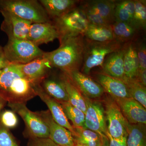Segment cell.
I'll return each instance as SVG.
<instances>
[{
  "label": "cell",
  "mask_w": 146,
  "mask_h": 146,
  "mask_svg": "<svg viewBox=\"0 0 146 146\" xmlns=\"http://www.w3.org/2000/svg\"><path fill=\"white\" fill-rule=\"evenodd\" d=\"M57 49L44 52L43 57L52 67L58 68L67 74L80 71L83 63L85 39L83 35L68 38L60 43Z\"/></svg>",
  "instance_id": "obj_1"
},
{
  "label": "cell",
  "mask_w": 146,
  "mask_h": 146,
  "mask_svg": "<svg viewBox=\"0 0 146 146\" xmlns=\"http://www.w3.org/2000/svg\"><path fill=\"white\" fill-rule=\"evenodd\" d=\"M0 96L8 103H26L36 95L34 85L10 64L0 70Z\"/></svg>",
  "instance_id": "obj_2"
},
{
  "label": "cell",
  "mask_w": 146,
  "mask_h": 146,
  "mask_svg": "<svg viewBox=\"0 0 146 146\" xmlns=\"http://www.w3.org/2000/svg\"><path fill=\"white\" fill-rule=\"evenodd\" d=\"M0 11L11 13L32 23L50 22L44 9L35 0H0Z\"/></svg>",
  "instance_id": "obj_3"
},
{
  "label": "cell",
  "mask_w": 146,
  "mask_h": 146,
  "mask_svg": "<svg viewBox=\"0 0 146 146\" xmlns=\"http://www.w3.org/2000/svg\"><path fill=\"white\" fill-rule=\"evenodd\" d=\"M60 43L71 37L83 35L89 23L82 9L76 7L60 17L54 19Z\"/></svg>",
  "instance_id": "obj_4"
},
{
  "label": "cell",
  "mask_w": 146,
  "mask_h": 146,
  "mask_svg": "<svg viewBox=\"0 0 146 146\" xmlns=\"http://www.w3.org/2000/svg\"><path fill=\"white\" fill-rule=\"evenodd\" d=\"M85 51L81 72L88 76L93 68L101 66L106 58L111 53L121 49L123 44L116 40L106 42H96L85 39Z\"/></svg>",
  "instance_id": "obj_5"
},
{
  "label": "cell",
  "mask_w": 146,
  "mask_h": 146,
  "mask_svg": "<svg viewBox=\"0 0 146 146\" xmlns=\"http://www.w3.org/2000/svg\"><path fill=\"white\" fill-rule=\"evenodd\" d=\"M6 58L11 64L21 65L42 57L45 52L27 39H8L3 47Z\"/></svg>",
  "instance_id": "obj_6"
},
{
  "label": "cell",
  "mask_w": 146,
  "mask_h": 146,
  "mask_svg": "<svg viewBox=\"0 0 146 146\" xmlns=\"http://www.w3.org/2000/svg\"><path fill=\"white\" fill-rule=\"evenodd\" d=\"M12 111L20 115L23 120L30 137L49 138L48 127L36 112H32L25 103H8Z\"/></svg>",
  "instance_id": "obj_7"
},
{
  "label": "cell",
  "mask_w": 146,
  "mask_h": 146,
  "mask_svg": "<svg viewBox=\"0 0 146 146\" xmlns=\"http://www.w3.org/2000/svg\"><path fill=\"white\" fill-rule=\"evenodd\" d=\"M105 104V114L108 122V133L116 139L127 136L129 123L123 115L119 106L112 98L108 99Z\"/></svg>",
  "instance_id": "obj_8"
},
{
  "label": "cell",
  "mask_w": 146,
  "mask_h": 146,
  "mask_svg": "<svg viewBox=\"0 0 146 146\" xmlns=\"http://www.w3.org/2000/svg\"><path fill=\"white\" fill-rule=\"evenodd\" d=\"M84 98L86 110L84 127L95 131L102 136H106L108 131L106 119L102 105L99 102Z\"/></svg>",
  "instance_id": "obj_9"
},
{
  "label": "cell",
  "mask_w": 146,
  "mask_h": 146,
  "mask_svg": "<svg viewBox=\"0 0 146 146\" xmlns=\"http://www.w3.org/2000/svg\"><path fill=\"white\" fill-rule=\"evenodd\" d=\"M3 17L1 29L8 39L27 40L30 28L32 23L7 12L0 11Z\"/></svg>",
  "instance_id": "obj_10"
},
{
  "label": "cell",
  "mask_w": 146,
  "mask_h": 146,
  "mask_svg": "<svg viewBox=\"0 0 146 146\" xmlns=\"http://www.w3.org/2000/svg\"><path fill=\"white\" fill-rule=\"evenodd\" d=\"M36 113L48 127L49 138L59 146H74L75 142L72 133L65 128L56 122L49 110Z\"/></svg>",
  "instance_id": "obj_11"
},
{
  "label": "cell",
  "mask_w": 146,
  "mask_h": 146,
  "mask_svg": "<svg viewBox=\"0 0 146 146\" xmlns=\"http://www.w3.org/2000/svg\"><path fill=\"white\" fill-rule=\"evenodd\" d=\"M64 74L70 79L84 96L90 99L99 98L105 93L100 84L80 71Z\"/></svg>",
  "instance_id": "obj_12"
},
{
  "label": "cell",
  "mask_w": 146,
  "mask_h": 146,
  "mask_svg": "<svg viewBox=\"0 0 146 146\" xmlns=\"http://www.w3.org/2000/svg\"><path fill=\"white\" fill-rule=\"evenodd\" d=\"M34 89L36 96H38L48 108L49 111L55 121L70 131L73 136H74V129L70 123L60 104L48 95L40 84L34 85Z\"/></svg>",
  "instance_id": "obj_13"
},
{
  "label": "cell",
  "mask_w": 146,
  "mask_h": 146,
  "mask_svg": "<svg viewBox=\"0 0 146 146\" xmlns=\"http://www.w3.org/2000/svg\"><path fill=\"white\" fill-rule=\"evenodd\" d=\"M16 65L24 76L34 85L42 83L52 67L43 56L26 64Z\"/></svg>",
  "instance_id": "obj_14"
},
{
  "label": "cell",
  "mask_w": 146,
  "mask_h": 146,
  "mask_svg": "<svg viewBox=\"0 0 146 146\" xmlns=\"http://www.w3.org/2000/svg\"><path fill=\"white\" fill-rule=\"evenodd\" d=\"M113 99L129 123L146 125V108L138 102L132 98Z\"/></svg>",
  "instance_id": "obj_15"
},
{
  "label": "cell",
  "mask_w": 146,
  "mask_h": 146,
  "mask_svg": "<svg viewBox=\"0 0 146 146\" xmlns=\"http://www.w3.org/2000/svg\"><path fill=\"white\" fill-rule=\"evenodd\" d=\"M59 35L53 23H33L29 31L27 40L39 46L58 39Z\"/></svg>",
  "instance_id": "obj_16"
},
{
  "label": "cell",
  "mask_w": 146,
  "mask_h": 146,
  "mask_svg": "<svg viewBox=\"0 0 146 146\" xmlns=\"http://www.w3.org/2000/svg\"><path fill=\"white\" fill-rule=\"evenodd\" d=\"M95 76L97 82L100 84L105 92L109 94L112 98H131L127 85L123 80L102 72L97 73Z\"/></svg>",
  "instance_id": "obj_17"
},
{
  "label": "cell",
  "mask_w": 146,
  "mask_h": 146,
  "mask_svg": "<svg viewBox=\"0 0 146 146\" xmlns=\"http://www.w3.org/2000/svg\"><path fill=\"white\" fill-rule=\"evenodd\" d=\"M124 44L121 49L108 55L101 66L102 73L123 80L125 77L124 68Z\"/></svg>",
  "instance_id": "obj_18"
},
{
  "label": "cell",
  "mask_w": 146,
  "mask_h": 146,
  "mask_svg": "<svg viewBox=\"0 0 146 146\" xmlns=\"http://www.w3.org/2000/svg\"><path fill=\"white\" fill-rule=\"evenodd\" d=\"M49 18L60 17L76 7L79 1L76 0H40L39 1Z\"/></svg>",
  "instance_id": "obj_19"
},
{
  "label": "cell",
  "mask_w": 146,
  "mask_h": 146,
  "mask_svg": "<svg viewBox=\"0 0 146 146\" xmlns=\"http://www.w3.org/2000/svg\"><path fill=\"white\" fill-rule=\"evenodd\" d=\"M124 68L125 77L136 78L139 69L136 44L134 41L124 44Z\"/></svg>",
  "instance_id": "obj_20"
},
{
  "label": "cell",
  "mask_w": 146,
  "mask_h": 146,
  "mask_svg": "<svg viewBox=\"0 0 146 146\" xmlns=\"http://www.w3.org/2000/svg\"><path fill=\"white\" fill-rule=\"evenodd\" d=\"M117 1L92 0L82 3L96 11L110 25L115 23V11Z\"/></svg>",
  "instance_id": "obj_21"
},
{
  "label": "cell",
  "mask_w": 146,
  "mask_h": 146,
  "mask_svg": "<svg viewBox=\"0 0 146 146\" xmlns=\"http://www.w3.org/2000/svg\"><path fill=\"white\" fill-rule=\"evenodd\" d=\"M87 41L106 42L115 40L111 25L98 26L89 24L84 35Z\"/></svg>",
  "instance_id": "obj_22"
},
{
  "label": "cell",
  "mask_w": 146,
  "mask_h": 146,
  "mask_svg": "<svg viewBox=\"0 0 146 146\" xmlns=\"http://www.w3.org/2000/svg\"><path fill=\"white\" fill-rule=\"evenodd\" d=\"M68 94L69 102L85 114L86 105L85 98L70 79L64 74L61 78Z\"/></svg>",
  "instance_id": "obj_23"
},
{
  "label": "cell",
  "mask_w": 146,
  "mask_h": 146,
  "mask_svg": "<svg viewBox=\"0 0 146 146\" xmlns=\"http://www.w3.org/2000/svg\"><path fill=\"white\" fill-rule=\"evenodd\" d=\"M115 40L123 44L135 41L138 30L130 24L115 22L111 25Z\"/></svg>",
  "instance_id": "obj_24"
},
{
  "label": "cell",
  "mask_w": 146,
  "mask_h": 146,
  "mask_svg": "<svg viewBox=\"0 0 146 146\" xmlns=\"http://www.w3.org/2000/svg\"><path fill=\"white\" fill-rule=\"evenodd\" d=\"M41 83L40 85L45 92L59 103L69 102L67 91L61 80L58 81L46 78Z\"/></svg>",
  "instance_id": "obj_25"
},
{
  "label": "cell",
  "mask_w": 146,
  "mask_h": 146,
  "mask_svg": "<svg viewBox=\"0 0 146 146\" xmlns=\"http://www.w3.org/2000/svg\"><path fill=\"white\" fill-rule=\"evenodd\" d=\"M135 8L134 0L117 1L115 11V22L131 25Z\"/></svg>",
  "instance_id": "obj_26"
},
{
  "label": "cell",
  "mask_w": 146,
  "mask_h": 146,
  "mask_svg": "<svg viewBox=\"0 0 146 146\" xmlns=\"http://www.w3.org/2000/svg\"><path fill=\"white\" fill-rule=\"evenodd\" d=\"M145 125L141 124H128L127 146H146Z\"/></svg>",
  "instance_id": "obj_27"
},
{
  "label": "cell",
  "mask_w": 146,
  "mask_h": 146,
  "mask_svg": "<svg viewBox=\"0 0 146 146\" xmlns=\"http://www.w3.org/2000/svg\"><path fill=\"white\" fill-rule=\"evenodd\" d=\"M123 81L127 85L131 96L146 108V88L135 78L125 77Z\"/></svg>",
  "instance_id": "obj_28"
},
{
  "label": "cell",
  "mask_w": 146,
  "mask_h": 146,
  "mask_svg": "<svg viewBox=\"0 0 146 146\" xmlns=\"http://www.w3.org/2000/svg\"><path fill=\"white\" fill-rule=\"evenodd\" d=\"M135 8L131 25L138 31L146 29V0H134Z\"/></svg>",
  "instance_id": "obj_29"
},
{
  "label": "cell",
  "mask_w": 146,
  "mask_h": 146,
  "mask_svg": "<svg viewBox=\"0 0 146 146\" xmlns=\"http://www.w3.org/2000/svg\"><path fill=\"white\" fill-rule=\"evenodd\" d=\"M60 104L68 119L70 120L72 123L73 127H84L85 114L80 110L73 106L69 102Z\"/></svg>",
  "instance_id": "obj_30"
},
{
  "label": "cell",
  "mask_w": 146,
  "mask_h": 146,
  "mask_svg": "<svg viewBox=\"0 0 146 146\" xmlns=\"http://www.w3.org/2000/svg\"><path fill=\"white\" fill-rule=\"evenodd\" d=\"M80 6L82 9L89 23L95 25H111L107 22L93 9L83 4L82 3Z\"/></svg>",
  "instance_id": "obj_31"
},
{
  "label": "cell",
  "mask_w": 146,
  "mask_h": 146,
  "mask_svg": "<svg viewBox=\"0 0 146 146\" xmlns=\"http://www.w3.org/2000/svg\"><path fill=\"white\" fill-rule=\"evenodd\" d=\"M0 146H20L9 129L0 123Z\"/></svg>",
  "instance_id": "obj_32"
},
{
  "label": "cell",
  "mask_w": 146,
  "mask_h": 146,
  "mask_svg": "<svg viewBox=\"0 0 146 146\" xmlns=\"http://www.w3.org/2000/svg\"><path fill=\"white\" fill-rule=\"evenodd\" d=\"M0 121L2 125L7 128H13L18 123V119L16 113L12 110H5L0 115Z\"/></svg>",
  "instance_id": "obj_33"
},
{
  "label": "cell",
  "mask_w": 146,
  "mask_h": 146,
  "mask_svg": "<svg viewBox=\"0 0 146 146\" xmlns=\"http://www.w3.org/2000/svg\"><path fill=\"white\" fill-rule=\"evenodd\" d=\"M75 134L74 138H80L91 140H100L102 139L103 136L99 133L84 127H74Z\"/></svg>",
  "instance_id": "obj_34"
},
{
  "label": "cell",
  "mask_w": 146,
  "mask_h": 146,
  "mask_svg": "<svg viewBox=\"0 0 146 146\" xmlns=\"http://www.w3.org/2000/svg\"><path fill=\"white\" fill-rule=\"evenodd\" d=\"M136 44V51L139 62V69H146V46L145 42Z\"/></svg>",
  "instance_id": "obj_35"
},
{
  "label": "cell",
  "mask_w": 146,
  "mask_h": 146,
  "mask_svg": "<svg viewBox=\"0 0 146 146\" xmlns=\"http://www.w3.org/2000/svg\"><path fill=\"white\" fill-rule=\"evenodd\" d=\"M27 146H59L49 138L30 137Z\"/></svg>",
  "instance_id": "obj_36"
},
{
  "label": "cell",
  "mask_w": 146,
  "mask_h": 146,
  "mask_svg": "<svg viewBox=\"0 0 146 146\" xmlns=\"http://www.w3.org/2000/svg\"><path fill=\"white\" fill-rule=\"evenodd\" d=\"M106 136L108 140V146H127V137L123 136L119 139L114 138L107 132Z\"/></svg>",
  "instance_id": "obj_37"
},
{
  "label": "cell",
  "mask_w": 146,
  "mask_h": 146,
  "mask_svg": "<svg viewBox=\"0 0 146 146\" xmlns=\"http://www.w3.org/2000/svg\"><path fill=\"white\" fill-rule=\"evenodd\" d=\"M74 139L75 143L83 144L86 146H101L103 143V138L102 140H88L80 138H75Z\"/></svg>",
  "instance_id": "obj_38"
},
{
  "label": "cell",
  "mask_w": 146,
  "mask_h": 146,
  "mask_svg": "<svg viewBox=\"0 0 146 146\" xmlns=\"http://www.w3.org/2000/svg\"><path fill=\"white\" fill-rule=\"evenodd\" d=\"M135 79H136L139 83L146 87V69H139L138 74Z\"/></svg>",
  "instance_id": "obj_39"
},
{
  "label": "cell",
  "mask_w": 146,
  "mask_h": 146,
  "mask_svg": "<svg viewBox=\"0 0 146 146\" xmlns=\"http://www.w3.org/2000/svg\"><path fill=\"white\" fill-rule=\"evenodd\" d=\"M10 64L5 57L3 47L0 46V70Z\"/></svg>",
  "instance_id": "obj_40"
},
{
  "label": "cell",
  "mask_w": 146,
  "mask_h": 146,
  "mask_svg": "<svg viewBox=\"0 0 146 146\" xmlns=\"http://www.w3.org/2000/svg\"><path fill=\"white\" fill-rule=\"evenodd\" d=\"M6 102L5 100L0 96V114H1L2 109L3 108Z\"/></svg>",
  "instance_id": "obj_41"
},
{
  "label": "cell",
  "mask_w": 146,
  "mask_h": 146,
  "mask_svg": "<svg viewBox=\"0 0 146 146\" xmlns=\"http://www.w3.org/2000/svg\"><path fill=\"white\" fill-rule=\"evenodd\" d=\"M103 143L101 146H108V140L106 136H103Z\"/></svg>",
  "instance_id": "obj_42"
},
{
  "label": "cell",
  "mask_w": 146,
  "mask_h": 146,
  "mask_svg": "<svg viewBox=\"0 0 146 146\" xmlns=\"http://www.w3.org/2000/svg\"><path fill=\"white\" fill-rule=\"evenodd\" d=\"M74 146H86L85 145H83V144L78 143H76L75 145Z\"/></svg>",
  "instance_id": "obj_43"
}]
</instances>
